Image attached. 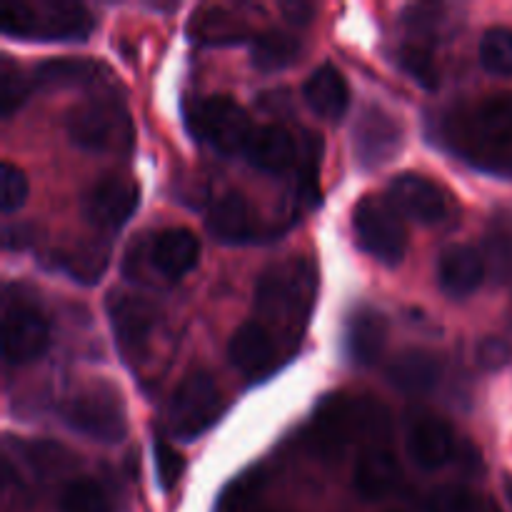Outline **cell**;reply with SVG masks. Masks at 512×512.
Here are the masks:
<instances>
[{
    "label": "cell",
    "mask_w": 512,
    "mask_h": 512,
    "mask_svg": "<svg viewBox=\"0 0 512 512\" xmlns=\"http://www.w3.org/2000/svg\"><path fill=\"white\" fill-rule=\"evenodd\" d=\"M318 295V270L308 258H288L268 265L255 283V313L280 335V343H298Z\"/></svg>",
    "instance_id": "cell-1"
},
{
    "label": "cell",
    "mask_w": 512,
    "mask_h": 512,
    "mask_svg": "<svg viewBox=\"0 0 512 512\" xmlns=\"http://www.w3.org/2000/svg\"><path fill=\"white\" fill-rule=\"evenodd\" d=\"M93 18L80 3L70 0H20L5 5L3 33L35 43H70L85 40Z\"/></svg>",
    "instance_id": "cell-2"
},
{
    "label": "cell",
    "mask_w": 512,
    "mask_h": 512,
    "mask_svg": "<svg viewBox=\"0 0 512 512\" xmlns=\"http://www.w3.org/2000/svg\"><path fill=\"white\" fill-rule=\"evenodd\" d=\"M65 133L75 148L88 153H123L133 145L135 130L123 100L103 93L75 103L65 113Z\"/></svg>",
    "instance_id": "cell-3"
},
{
    "label": "cell",
    "mask_w": 512,
    "mask_h": 512,
    "mask_svg": "<svg viewBox=\"0 0 512 512\" xmlns=\"http://www.w3.org/2000/svg\"><path fill=\"white\" fill-rule=\"evenodd\" d=\"M60 415L70 430L95 440V443L115 445L128 435V413H125L123 395L103 380H93L75 390L65 400Z\"/></svg>",
    "instance_id": "cell-4"
},
{
    "label": "cell",
    "mask_w": 512,
    "mask_h": 512,
    "mask_svg": "<svg viewBox=\"0 0 512 512\" xmlns=\"http://www.w3.org/2000/svg\"><path fill=\"white\" fill-rule=\"evenodd\" d=\"M353 235L355 243L375 258L378 263L395 268L408 253V230L398 210L375 195H365L353 208Z\"/></svg>",
    "instance_id": "cell-5"
},
{
    "label": "cell",
    "mask_w": 512,
    "mask_h": 512,
    "mask_svg": "<svg viewBox=\"0 0 512 512\" xmlns=\"http://www.w3.org/2000/svg\"><path fill=\"white\" fill-rule=\"evenodd\" d=\"M223 393L205 370H193L180 380L168 405V428L175 438L193 440L203 435L223 413Z\"/></svg>",
    "instance_id": "cell-6"
},
{
    "label": "cell",
    "mask_w": 512,
    "mask_h": 512,
    "mask_svg": "<svg viewBox=\"0 0 512 512\" xmlns=\"http://www.w3.org/2000/svg\"><path fill=\"white\" fill-rule=\"evenodd\" d=\"M388 203L400 215L430 228H443L458 215L450 190L420 173H400L388 185Z\"/></svg>",
    "instance_id": "cell-7"
},
{
    "label": "cell",
    "mask_w": 512,
    "mask_h": 512,
    "mask_svg": "<svg viewBox=\"0 0 512 512\" xmlns=\"http://www.w3.org/2000/svg\"><path fill=\"white\" fill-rule=\"evenodd\" d=\"M105 313H108L110 330L123 358L128 363L143 360L158 328V308L140 295L110 290L105 298Z\"/></svg>",
    "instance_id": "cell-8"
},
{
    "label": "cell",
    "mask_w": 512,
    "mask_h": 512,
    "mask_svg": "<svg viewBox=\"0 0 512 512\" xmlns=\"http://www.w3.org/2000/svg\"><path fill=\"white\" fill-rule=\"evenodd\" d=\"M50 343V325L33 300L5 295L3 303V358L8 365L33 363Z\"/></svg>",
    "instance_id": "cell-9"
},
{
    "label": "cell",
    "mask_w": 512,
    "mask_h": 512,
    "mask_svg": "<svg viewBox=\"0 0 512 512\" xmlns=\"http://www.w3.org/2000/svg\"><path fill=\"white\" fill-rule=\"evenodd\" d=\"M195 128L205 143L223 155L245 153L255 133L248 113L230 95L205 98L195 110Z\"/></svg>",
    "instance_id": "cell-10"
},
{
    "label": "cell",
    "mask_w": 512,
    "mask_h": 512,
    "mask_svg": "<svg viewBox=\"0 0 512 512\" xmlns=\"http://www.w3.org/2000/svg\"><path fill=\"white\" fill-rule=\"evenodd\" d=\"M138 183L125 175H105L83 195V218L100 233H118L138 208Z\"/></svg>",
    "instance_id": "cell-11"
},
{
    "label": "cell",
    "mask_w": 512,
    "mask_h": 512,
    "mask_svg": "<svg viewBox=\"0 0 512 512\" xmlns=\"http://www.w3.org/2000/svg\"><path fill=\"white\" fill-rule=\"evenodd\" d=\"M353 148L360 168L373 170L390 163L403 148V125L378 105H368L353 128Z\"/></svg>",
    "instance_id": "cell-12"
},
{
    "label": "cell",
    "mask_w": 512,
    "mask_h": 512,
    "mask_svg": "<svg viewBox=\"0 0 512 512\" xmlns=\"http://www.w3.org/2000/svg\"><path fill=\"white\" fill-rule=\"evenodd\" d=\"M370 428H378V420L363 405L350 403V400H333L315 418L313 443L320 455L338 458L350 443H355L358 435L368 433Z\"/></svg>",
    "instance_id": "cell-13"
},
{
    "label": "cell",
    "mask_w": 512,
    "mask_h": 512,
    "mask_svg": "<svg viewBox=\"0 0 512 512\" xmlns=\"http://www.w3.org/2000/svg\"><path fill=\"white\" fill-rule=\"evenodd\" d=\"M145 258L165 280H180L198 265L200 240L188 228H165L145 245Z\"/></svg>",
    "instance_id": "cell-14"
},
{
    "label": "cell",
    "mask_w": 512,
    "mask_h": 512,
    "mask_svg": "<svg viewBox=\"0 0 512 512\" xmlns=\"http://www.w3.org/2000/svg\"><path fill=\"white\" fill-rule=\"evenodd\" d=\"M230 363L248 378H260L278 365V338L260 320H248L235 330L228 345Z\"/></svg>",
    "instance_id": "cell-15"
},
{
    "label": "cell",
    "mask_w": 512,
    "mask_h": 512,
    "mask_svg": "<svg viewBox=\"0 0 512 512\" xmlns=\"http://www.w3.org/2000/svg\"><path fill=\"white\" fill-rule=\"evenodd\" d=\"M405 448L418 468L440 470L453 460L455 433L445 420L435 418V415H418L408 425Z\"/></svg>",
    "instance_id": "cell-16"
},
{
    "label": "cell",
    "mask_w": 512,
    "mask_h": 512,
    "mask_svg": "<svg viewBox=\"0 0 512 512\" xmlns=\"http://www.w3.org/2000/svg\"><path fill=\"white\" fill-rule=\"evenodd\" d=\"M33 85L38 88H83L100 90L113 85L108 65L93 58H50L33 70Z\"/></svg>",
    "instance_id": "cell-17"
},
{
    "label": "cell",
    "mask_w": 512,
    "mask_h": 512,
    "mask_svg": "<svg viewBox=\"0 0 512 512\" xmlns=\"http://www.w3.org/2000/svg\"><path fill=\"white\" fill-rule=\"evenodd\" d=\"M485 280V258L473 245H448L438 255V285L445 295L463 300Z\"/></svg>",
    "instance_id": "cell-18"
},
{
    "label": "cell",
    "mask_w": 512,
    "mask_h": 512,
    "mask_svg": "<svg viewBox=\"0 0 512 512\" xmlns=\"http://www.w3.org/2000/svg\"><path fill=\"white\" fill-rule=\"evenodd\" d=\"M400 463L385 445H370L358 455L353 468L355 493L365 500H383L398 488Z\"/></svg>",
    "instance_id": "cell-19"
},
{
    "label": "cell",
    "mask_w": 512,
    "mask_h": 512,
    "mask_svg": "<svg viewBox=\"0 0 512 512\" xmlns=\"http://www.w3.org/2000/svg\"><path fill=\"white\" fill-rule=\"evenodd\" d=\"M388 345V320L375 308H358L345 323V353L355 365L378 363Z\"/></svg>",
    "instance_id": "cell-20"
},
{
    "label": "cell",
    "mask_w": 512,
    "mask_h": 512,
    "mask_svg": "<svg viewBox=\"0 0 512 512\" xmlns=\"http://www.w3.org/2000/svg\"><path fill=\"white\" fill-rule=\"evenodd\" d=\"M210 235L220 243H250L253 238H258L260 228L258 220H255L253 208H250L248 200L238 193H228L223 198L215 200L208 210V218H205Z\"/></svg>",
    "instance_id": "cell-21"
},
{
    "label": "cell",
    "mask_w": 512,
    "mask_h": 512,
    "mask_svg": "<svg viewBox=\"0 0 512 512\" xmlns=\"http://www.w3.org/2000/svg\"><path fill=\"white\" fill-rule=\"evenodd\" d=\"M440 378H443V363L438 355L423 348L403 350L388 365V380L408 395L430 393Z\"/></svg>",
    "instance_id": "cell-22"
},
{
    "label": "cell",
    "mask_w": 512,
    "mask_h": 512,
    "mask_svg": "<svg viewBox=\"0 0 512 512\" xmlns=\"http://www.w3.org/2000/svg\"><path fill=\"white\" fill-rule=\"evenodd\" d=\"M303 98L305 103H308V108L313 110L318 118L335 123V120L343 118L345 110H348L350 90L343 75H340L333 65L325 63L320 65L318 70H313V75L305 80Z\"/></svg>",
    "instance_id": "cell-23"
},
{
    "label": "cell",
    "mask_w": 512,
    "mask_h": 512,
    "mask_svg": "<svg viewBox=\"0 0 512 512\" xmlns=\"http://www.w3.org/2000/svg\"><path fill=\"white\" fill-rule=\"evenodd\" d=\"M470 128L478 143L490 150L512 148V93L485 98L470 118Z\"/></svg>",
    "instance_id": "cell-24"
},
{
    "label": "cell",
    "mask_w": 512,
    "mask_h": 512,
    "mask_svg": "<svg viewBox=\"0 0 512 512\" xmlns=\"http://www.w3.org/2000/svg\"><path fill=\"white\" fill-rule=\"evenodd\" d=\"M245 158L263 173L280 175L293 168L298 155H295V143L288 130L278 128V125H265L253 133L248 148H245Z\"/></svg>",
    "instance_id": "cell-25"
},
{
    "label": "cell",
    "mask_w": 512,
    "mask_h": 512,
    "mask_svg": "<svg viewBox=\"0 0 512 512\" xmlns=\"http://www.w3.org/2000/svg\"><path fill=\"white\" fill-rule=\"evenodd\" d=\"M58 263L70 278L78 280V283L90 285L108 270L110 243L103 238L80 240L78 245H73V248L65 250V253L60 255Z\"/></svg>",
    "instance_id": "cell-26"
},
{
    "label": "cell",
    "mask_w": 512,
    "mask_h": 512,
    "mask_svg": "<svg viewBox=\"0 0 512 512\" xmlns=\"http://www.w3.org/2000/svg\"><path fill=\"white\" fill-rule=\"evenodd\" d=\"M300 53H303L300 40L288 33H280V30L260 33L250 43V60H253L255 68L265 70V73H278V70L290 68L300 58Z\"/></svg>",
    "instance_id": "cell-27"
},
{
    "label": "cell",
    "mask_w": 512,
    "mask_h": 512,
    "mask_svg": "<svg viewBox=\"0 0 512 512\" xmlns=\"http://www.w3.org/2000/svg\"><path fill=\"white\" fill-rule=\"evenodd\" d=\"M190 35L198 43H238L245 38L243 20L220 8H205L190 18Z\"/></svg>",
    "instance_id": "cell-28"
},
{
    "label": "cell",
    "mask_w": 512,
    "mask_h": 512,
    "mask_svg": "<svg viewBox=\"0 0 512 512\" xmlns=\"http://www.w3.org/2000/svg\"><path fill=\"white\" fill-rule=\"evenodd\" d=\"M18 450L20 460L33 470L35 475H58L63 470L73 468L75 458L58 443L50 440H20V443H10Z\"/></svg>",
    "instance_id": "cell-29"
},
{
    "label": "cell",
    "mask_w": 512,
    "mask_h": 512,
    "mask_svg": "<svg viewBox=\"0 0 512 512\" xmlns=\"http://www.w3.org/2000/svg\"><path fill=\"white\" fill-rule=\"evenodd\" d=\"M60 512H113L110 495L98 480L75 478L63 488L58 498Z\"/></svg>",
    "instance_id": "cell-30"
},
{
    "label": "cell",
    "mask_w": 512,
    "mask_h": 512,
    "mask_svg": "<svg viewBox=\"0 0 512 512\" xmlns=\"http://www.w3.org/2000/svg\"><path fill=\"white\" fill-rule=\"evenodd\" d=\"M495 505L465 485H440L428 495L425 512H490Z\"/></svg>",
    "instance_id": "cell-31"
},
{
    "label": "cell",
    "mask_w": 512,
    "mask_h": 512,
    "mask_svg": "<svg viewBox=\"0 0 512 512\" xmlns=\"http://www.w3.org/2000/svg\"><path fill=\"white\" fill-rule=\"evenodd\" d=\"M33 88V78H28L13 63L10 55H3V60H0V113H3V118H10L15 110H20V105L28 100Z\"/></svg>",
    "instance_id": "cell-32"
},
{
    "label": "cell",
    "mask_w": 512,
    "mask_h": 512,
    "mask_svg": "<svg viewBox=\"0 0 512 512\" xmlns=\"http://www.w3.org/2000/svg\"><path fill=\"white\" fill-rule=\"evenodd\" d=\"M480 63L493 75H512V30L490 28L480 40Z\"/></svg>",
    "instance_id": "cell-33"
},
{
    "label": "cell",
    "mask_w": 512,
    "mask_h": 512,
    "mask_svg": "<svg viewBox=\"0 0 512 512\" xmlns=\"http://www.w3.org/2000/svg\"><path fill=\"white\" fill-rule=\"evenodd\" d=\"M395 58H398L400 68H403L415 83L423 85L425 90H438L440 85L438 65H435L433 55H430L423 45H400Z\"/></svg>",
    "instance_id": "cell-34"
},
{
    "label": "cell",
    "mask_w": 512,
    "mask_h": 512,
    "mask_svg": "<svg viewBox=\"0 0 512 512\" xmlns=\"http://www.w3.org/2000/svg\"><path fill=\"white\" fill-rule=\"evenodd\" d=\"M25 200H28V178L18 165L5 160L0 165V208L5 215H10L23 208Z\"/></svg>",
    "instance_id": "cell-35"
},
{
    "label": "cell",
    "mask_w": 512,
    "mask_h": 512,
    "mask_svg": "<svg viewBox=\"0 0 512 512\" xmlns=\"http://www.w3.org/2000/svg\"><path fill=\"white\" fill-rule=\"evenodd\" d=\"M153 455H155V473H158V483L163 485V490H173L175 483L180 480V475L185 473L183 455H180L173 445L165 443V440L160 438H155Z\"/></svg>",
    "instance_id": "cell-36"
},
{
    "label": "cell",
    "mask_w": 512,
    "mask_h": 512,
    "mask_svg": "<svg viewBox=\"0 0 512 512\" xmlns=\"http://www.w3.org/2000/svg\"><path fill=\"white\" fill-rule=\"evenodd\" d=\"M443 15L445 8L440 5H408L403 10V25L410 30L413 35H430L443 25Z\"/></svg>",
    "instance_id": "cell-37"
},
{
    "label": "cell",
    "mask_w": 512,
    "mask_h": 512,
    "mask_svg": "<svg viewBox=\"0 0 512 512\" xmlns=\"http://www.w3.org/2000/svg\"><path fill=\"white\" fill-rule=\"evenodd\" d=\"M510 360V348L500 338H485L478 345V363L488 370H498Z\"/></svg>",
    "instance_id": "cell-38"
},
{
    "label": "cell",
    "mask_w": 512,
    "mask_h": 512,
    "mask_svg": "<svg viewBox=\"0 0 512 512\" xmlns=\"http://www.w3.org/2000/svg\"><path fill=\"white\" fill-rule=\"evenodd\" d=\"M280 13L285 15V20L293 25H305L313 20L315 15V5L308 3H283L280 5Z\"/></svg>",
    "instance_id": "cell-39"
},
{
    "label": "cell",
    "mask_w": 512,
    "mask_h": 512,
    "mask_svg": "<svg viewBox=\"0 0 512 512\" xmlns=\"http://www.w3.org/2000/svg\"><path fill=\"white\" fill-rule=\"evenodd\" d=\"M3 240L8 250H20V248H28L30 240H33V233H30L28 225H8V228H5Z\"/></svg>",
    "instance_id": "cell-40"
},
{
    "label": "cell",
    "mask_w": 512,
    "mask_h": 512,
    "mask_svg": "<svg viewBox=\"0 0 512 512\" xmlns=\"http://www.w3.org/2000/svg\"><path fill=\"white\" fill-rule=\"evenodd\" d=\"M505 493H508V500H510V508H512V478L505 480Z\"/></svg>",
    "instance_id": "cell-41"
},
{
    "label": "cell",
    "mask_w": 512,
    "mask_h": 512,
    "mask_svg": "<svg viewBox=\"0 0 512 512\" xmlns=\"http://www.w3.org/2000/svg\"><path fill=\"white\" fill-rule=\"evenodd\" d=\"M393 512H395V510H393Z\"/></svg>",
    "instance_id": "cell-42"
}]
</instances>
